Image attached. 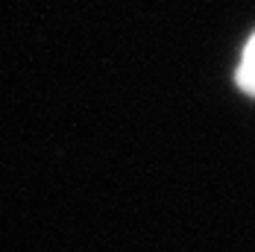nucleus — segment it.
Listing matches in <instances>:
<instances>
[{
  "label": "nucleus",
  "instance_id": "f257e3e1",
  "mask_svg": "<svg viewBox=\"0 0 255 252\" xmlns=\"http://www.w3.org/2000/svg\"><path fill=\"white\" fill-rule=\"evenodd\" d=\"M232 79H235V88H238L244 97L255 100V29L244 38V44H241V50H238Z\"/></svg>",
  "mask_w": 255,
  "mask_h": 252
}]
</instances>
